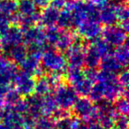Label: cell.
I'll use <instances>...</instances> for the list:
<instances>
[{"label":"cell","mask_w":129,"mask_h":129,"mask_svg":"<svg viewBox=\"0 0 129 129\" xmlns=\"http://www.w3.org/2000/svg\"><path fill=\"white\" fill-rule=\"evenodd\" d=\"M48 1L49 0H36V2L39 5H44V4H46Z\"/></svg>","instance_id":"1"}]
</instances>
